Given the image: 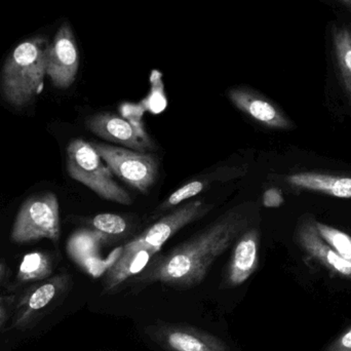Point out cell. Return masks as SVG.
Wrapping results in <instances>:
<instances>
[{
	"instance_id": "obj_22",
	"label": "cell",
	"mask_w": 351,
	"mask_h": 351,
	"mask_svg": "<svg viewBox=\"0 0 351 351\" xmlns=\"http://www.w3.org/2000/svg\"><path fill=\"white\" fill-rule=\"evenodd\" d=\"M285 198L282 192L278 188H270L264 192L262 202L266 208H278L284 204Z\"/></svg>"
},
{
	"instance_id": "obj_21",
	"label": "cell",
	"mask_w": 351,
	"mask_h": 351,
	"mask_svg": "<svg viewBox=\"0 0 351 351\" xmlns=\"http://www.w3.org/2000/svg\"><path fill=\"white\" fill-rule=\"evenodd\" d=\"M65 278L58 276L49 280L45 284L41 285L38 288L35 289L30 296H29L27 305L29 309L32 311H40L49 304L57 295L58 291L61 290L65 285Z\"/></svg>"
},
{
	"instance_id": "obj_16",
	"label": "cell",
	"mask_w": 351,
	"mask_h": 351,
	"mask_svg": "<svg viewBox=\"0 0 351 351\" xmlns=\"http://www.w3.org/2000/svg\"><path fill=\"white\" fill-rule=\"evenodd\" d=\"M287 181L293 187L319 192L338 198H351V177L303 172L292 174Z\"/></svg>"
},
{
	"instance_id": "obj_9",
	"label": "cell",
	"mask_w": 351,
	"mask_h": 351,
	"mask_svg": "<svg viewBox=\"0 0 351 351\" xmlns=\"http://www.w3.org/2000/svg\"><path fill=\"white\" fill-rule=\"evenodd\" d=\"M80 68V53L73 31L64 23L49 45L47 75L55 88L66 90L75 82Z\"/></svg>"
},
{
	"instance_id": "obj_19",
	"label": "cell",
	"mask_w": 351,
	"mask_h": 351,
	"mask_svg": "<svg viewBox=\"0 0 351 351\" xmlns=\"http://www.w3.org/2000/svg\"><path fill=\"white\" fill-rule=\"evenodd\" d=\"M53 271L51 259L49 256L40 252L27 254L23 258L19 268V280H43L51 276Z\"/></svg>"
},
{
	"instance_id": "obj_5",
	"label": "cell",
	"mask_w": 351,
	"mask_h": 351,
	"mask_svg": "<svg viewBox=\"0 0 351 351\" xmlns=\"http://www.w3.org/2000/svg\"><path fill=\"white\" fill-rule=\"evenodd\" d=\"M60 235V206L55 193L37 194L22 204L12 226L14 243H27L43 239L57 243Z\"/></svg>"
},
{
	"instance_id": "obj_24",
	"label": "cell",
	"mask_w": 351,
	"mask_h": 351,
	"mask_svg": "<svg viewBox=\"0 0 351 351\" xmlns=\"http://www.w3.org/2000/svg\"><path fill=\"white\" fill-rule=\"evenodd\" d=\"M326 351H351V328L335 340Z\"/></svg>"
},
{
	"instance_id": "obj_20",
	"label": "cell",
	"mask_w": 351,
	"mask_h": 351,
	"mask_svg": "<svg viewBox=\"0 0 351 351\" xmlns=\"http://www.w3.org/2000/svg\"><path fill=\"white\" fill-rule=\"evenodd\" d=\"M315 228L324 241L329 243L340 256L351 263V237L344 231L325 223L315 221Z\"/></svg>"
},
{
	"instance_id": "obj_6",
	"label": "cell",
	"mask_w": 351,
	"mask_h": 351,
	"mask_svg": "<svg viewBox=\"0 0 351 351\" xmlns=\"http://www.w3.org/2000/svg\"><path fill=\"white\" fill-rule=\"evenodd\" d=\"M326 57L351 105V16L333 12L324 32Z\"/></svg>"
},
{
	"instance_id": "obj_7",
	"label": "cell",
	"mask_w": 351,
	"mask_h": 351,
	"mask_svg": "<svg viewBox=\"0 0 351 351\" xmlns=\"http://www.w3.org/2000/svg\"><path fill=\"white\" fill-rule=\"evenodd\" d=\"M86 127L97 137L117 146L140 152H154V143L139 121L110 112H99L86 119Z\"/></svg>"
},
{
	"instance_id": "obj_11",
	"label": "cell",
	"mask_w": 351,
	"mask_h": 351,
	"mask_svg": "<svg viewBox=\"0 0 351 351\" xmlns=\"http://www.w3.org/2000/svg\"><path fill=\"white\" fill-rule=\"evenodd\" d=\"M260 230L251 226L235 241L223 278L222 288H237L247 282L259 267Z\"/></svg>"
},
{
	"instance_id": "obj_15",
	"label": "cell",
	"mask_w": 351,
	"mask_h": 351,
	"mask_svg": "<svg viewBox=\"0 0 351 351\" xmlns=\"http://www.w3.org/2000/svg\"><path fill=\"white\" fill-rule=\"evenodd\" d=\"M245 174V169L243 167H231V168H220L206 176L196 178L192 181L187 182L181 187L175 190L169 197H167L160 206L156 208V214H162L164 212H170L176 206L183 204L186 200L192 199L202 192L208 190L215 183H225L234 178L241 177Z\"/></svg>"
},
{
	"instance_id": "obj_14",
	"label": "cell",
	"mask_w": 351,
	"mask_h": 351,
	"mask_svg": "<svg viewBox=\"0 0 351 351\" xmlns=\"http://www.w3.org/2000/svg\"><path fill=\"white\" fill-rule=\"evenodd\" d=\"M299 245L311 257L321 262L335 274L351 278V263L341 257L315 228V220L306 219L298 228Z\"/></svg>"
},
{
	"instance_id": "obj_10",
	"label": "cell",
	"mask_w": 351,
	"mask_h": 351,
	"mask_svg": "<svg viewBox=\"0 0 351 351\" xmlns=\"http://www.w3.org/2000/svg\"><path fill=\"white\" fill-rule=\"evenodd\" d=\"M227 97L241 112L263 127L274 130L294 128L292 121L274 101L254 88L235 86L227 92Z\"/></svg>"
},
{
	"instance_id": "obj_13",
	"label": "cell",
	"mask_w": 351,
	"mask_h": 351,
	"mask_svg": "<svg viewBox=\"0 0 351 351\" xmlns=\"http://www.w3.org/2000/svg\"><path fill=\"white\" fill-rule=\"evenodd\" d=\"M160 252L129 241L111 264L105 276V290L111 291L137 274H141Z\"/></svg>"
},
{
	"instance_id": "obj_4",
	"label": "cell",
	"mask_w": 351,
	"mask_h": 351,
	"mask_svg": "<svg viewBox=\"0 0 351 351\" xmlns=\"http://www.w3.org/2000/svg\"><path fill=\"white\" fill-rule=\"evenodd\" d=\"M109 170L125 185L147 193L160 177V158L154 152H140L105 142H90Z\"/></svg>"
},
{
	"instance_id": "obj_25",
	"label": "cell",
	"mask_w": 351,
	"mask_h": 351,
	"mask_svg": "<svg viewBox=\"0 0 351 351\" xmlns=\"http://www.w3.org/2000/svg\"><path fill=\"white\" fill-rule=\"evenodd\" d=\"M6 313H8V311H6L5 307L3 306L1 301H0V327H1L2 323H3Z\"/></svg>"
},
{
	"instance_id": "obj_18",
	"label": "cell",
	"mask_w": 351,
	"mask_h": 351,
	"mask_svg": "<svg viewBox=\"0 0 351 351\" xmlns=\"http://www.w3.org/2000/svg\"><path fill=\"white\" fill-rule=\"evenodd\" d=\"M101 239H106V237L97 231L88 232V231L82 230L76 232L68 241V253L70 254L72 259L84 266L86 262L94 260L93 255L96 251L97 241Z\"/></svg>"
},
{
	"instance_id": "obj_23",
	"label": "cell",
	"mask_w": 351,
	"mask_h": 351,
	"mask_svg": "<svg viewBox=\"0 0 351 351\" xmlns=\"http://www.w3.org/2000/svg\"><path fill=\"white\" fill-rule=\"evenodd\" d=\"M315 1L329 6L333 12H339L351 16V0H315Z\"/></svg>"
},
{
	"instance_id": "obj_2",
	"label": "cell",
	"mask_w": 351,
	"mask_h": 351,
	"mask_svg": "<svg viewBox=\"0 0 351 351\" xmlns=\"http://www.w3.org/2000/svg\"><path fill=\"white\" fill-rule=\"evenodd\" d=\"M49 45L47 37L37 35L16 45L6 58L1 70L0 88L8 104L26 106L40 94L47 75Z\"/></svg>"
},
{
	"instance_id": "obj_17",
	"label": "cell",
	"mask_w": 351,
	"mask_h": 351,
	"mask_svg": "<svg viewBox=\"0 0 351 351\" xmlns=\"http://www.w3.org/2000/svg\"><path fill=\"white\" fill-rule=\"evenodd\" d=\"M88 224L95 229V231L104 235L106 239H121L127 237L133 227V224L127 217L110 213L96 215L88 221Z\"/></svg>"
},
{
	"instance_id": "obj_8",
	"label": "cell",
	"mask_w": 351,
	"mask_h": 351,
	"mask_svg": "<svg viewBox=\"0 0 351 351\" xmlns=\"http://www.w3.org/2000/svg\"><path fill=\"white\" fill-rule=\"evenodd\" d=\"M214 204L195 198L176 206L168 215L146 228L141 234L132 239L137 245L160 252L162 245L177 234L178 231L199 219L204 218L214 208Z\"/></svg>"
},
{
	"instance_id": "obj_26",
	"label": "cell",
	"mask_w": 351,
	"mask_h": 351,
	"mask_svg": "<svg viewBox=\"0 0 351 351\" xmlns=\"http://www.w3.org/2000/svg\"><path fill=\"white\" fill-rule=\"evenodd\" d=\"M2 274H3V266H2V264H0V278H1Z\"/></svg>"
},
{
	"instance_id": "obj_3",
	"label": "cell",
	"mask_w": 351,
	"mask_h": 351,
	"mask_svg": "<svg viewBox=\"0 0 351 351\" xmlns=\"http://www.w3.org/2000/svg\"><path fill=\"white\" fill-rule=\"evenodd\" d=\"M68 174L72 179L90 188L93 192L107 202L123 206H131L133 198L114 180L104 160L93 147L90 142L74 139L67 147Z\"/></svg>"
},
{
	"instance_id": "obj_12",
	"label": "cell",
	"mask_w": 351,
	"mask_h": 351,
	"mask_svg": "<svg viewBox=\"0 0 351 351\" xmlns=\"http://www.w3.org/2000/svg\"><path fill=\"white\" fill-rule=\"evenodd\" d=\"M152 337L169 351H229L220 338L189 326H160Z\"/></svg>"
},
{
	"instance_id": "obj_1",
	"label": "cell",
	"mask_w": 351,
	"mask_h": 351,
	"mask_svg": "<svg viewBox=\"0 0 351 351\" xmlns=\"http://www.w3.org/2000/svg\"><path fill=\"white\" fill-rule=\"evenodd\" d=\"M252 221L245 204L231 208L169 253L154 256L138 282H162L175 288L197 286L219 257L252 226Z\"/></svg>"
}]
</instances>
